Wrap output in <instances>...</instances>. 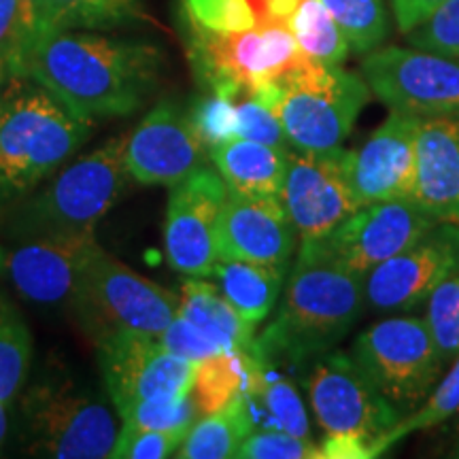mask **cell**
<instances>
[{"label":"cell","mask_w":459,"mask_h":459,"mask_svg":"<svg viewBox=\"0 0 459 459\" xmlns=\"http://www.w3.org/2000/svg\"><path fill=\"white\" fill-rule=\"evenodd\" d=\"M162 65V51L152 43L57 30L34 41L22 71L94 126L139 111L158 88Z\"/></svg>","instance_id":"obj_1"},{"label":"cell","mask_w":459,"mask_h":459,"mask_svg":"<svg viewBox=\"0 0 459 459\" xmlns=\"http://www.w3.org/2000/svg\"><path fill=\"white\" fill-rule=\"evenodd\" d=\"M364 302V277L338 262L324 237L302 238L277 317L257 336V353L304 375L347 336Z\"/></svg>","instance_id":"obj_2"},{"label":"cell","mask_w":459,"mask_h":459,"mask_svg":"<svg viewBox=\"0 0 459 459\" xmlns=\"http://www.w3.org/2000/svg\"><path fill=\"white\" fill-rule=\"evenodd\" d=\"M82 122L43 85L17 77L0 96V189L32 187L90 139Z\"/></svg>","instance_id":"obj_3"},{"label":"cell","mask_w":459,"mask_h":459,"mask_svg":"<svg viewBox=\"0 0 459 459\" xmlns=\"http://www.w3.org/2000/svg\"><path fill=\"white\" fill-rule=\"evenodd\" d=\"M126 136L107 141L68 166L48 189L17 209L9 232L15 238L90 234L128 186Z\"/></svg>","instance_id":"obj_4"},{"label":"cell","mask_w":459,"mask_h":459,"mask_svg":"<svg viewBox=\"0 0 459 459\" xmlns=\"http://www.w3.org/2000/svg\"><path fill=\"white\" fill-rule=\"evenodd\" d=\"M187 22L194 73L209 91L243 99L300 66L302 56L290 24H260L243 32H213Z\"/></svg>","instance_id":"obj_5"},{"label":"cell","mask_w":459,"mask_h":459,"mask_svg":"<svg viewBox=\"0 0 459 459\" xmlns=\"http://www.w3.org/2000/svg\"><path fill=\"white\" fill-rule=\"evenodd\" d=\"M279 85L281 100L274 113L296 152L341 147L372 96L359 74L311 60L287 73Z\"/></svg>","instance_id":"obj_6"},{"label":"cell","mask_w":459,"mask_h":459,"mask_svg":"<svg viewBox=\"0 0 459 459\" xmlns=\"http://www.w3.org/2000/svg\"><path fill=\"white\" fill-rule=\"evenodd\" d=\"M349 355L400 419L428 400L446 364L421 317L377 321L355 338Z\"/></svg>","instance_id":"obj_7"},{"label":"cell","mask_w":459,"mask_h":459,"mask_svg":"<svg viewBox=\"0 0 459 459\" xmlns=\"http://www.w3.org/2000/svg\"><path fill=\"white\" fill-rule=\"evenodd\" d=\"M68 307L94 341L119 332L160 336L179 315V296L100 249L85 266Z\"/></svg>","instance_id":"obj_8"},{"label":"cell","mask_w":459,"mask_h":459,"mask_svg":"<svg viewBox=\"0 0 459 459\" xmlns=\"http://www.w3.org/2000/svg\"><path fill=\"white\" fill-rule=\"evenodd\" d=\"M22 419L30 453L45 457H108L119 434L107 402L68 377L39 381L22 402Z\"/></svg>","instance_id":"obj_9"},{"label":"cell","mask_w":459,"mask_h":459,"mask_svg":"<svg viewBox=\"0 0 459 459\" xmlns=\"http://www.w3.org/2000/svg\"><path fill=\"white\" fill-rule=\"evenodd\" d=\"M304 381L311 409L328 438L359 440L372 455V445L400 421L349 353L332 349L319 355L304 370Z\"/></svg>","instance_id":"obj_10"},{"label":"cell","mask_w":459,"mask_h":459,"mask_svg":"<svg viewBox=\"0 0 459 459\" xmlns=\"http://www.w3.org/2000/svg\"><path fill=\"white\" fill-rule=\"evenodd\" d=\"M361 77L392 111L421 119H459L457 57L417 48H383L366 54Z\"/></svg>","instance_id":"obj_11"},{"label":"cell","mask_w":459,"mask_h":459,"mask_svg":"<svg viewBox=\"0 0 459 459\" xmlns=\"http://www.w3.org/2000/svg\"><path fill=\"white\" fill-rule=\"evenodd\" d=\"M457 273L459 223L438 221L411 247L366 274V302L381 313L415 311Z\"/></svg>","instance_id":"obj_12"},{"label":"cell","mask_w":459,"mask_h":459,"mask_svg":"<svg viewBox=\"0 0 459 459\" xmlns=\"http://www.w3.org/2000/svg\"><path fill=\"white\" fill-rule=\"evenodd\" d=\"M102 377L115 411L141 400L192 394L196 361L170 353L158 336L119 332L96 341Z\"/></svg>","instance_id":"obj_13"},{"label":"cell","mask_w":459,"mask_h":459,"mask_svg":"<svg viewBox=\"0 0 459 459\" xmlns=\"http://www.w3.org/2000/svg\"><path fill=\"white\" fill-rule=\"evenodd\" d=\"M228 186L217 169L203 166L172 186L164 223L169 264L187 277L209 279L217 264V223Z\"/></svg>","instance_id":"obj_14"},{"label":"cell","mask_w":459,"mask_h":459,"mask_svg":"<svg viewBox=\"0 0 459 459\" xmlns=\"http://www.w3.org/2000/svg\"><path fill=\"white\" fill-rule=\"evenodd\" d=\"M349 152H290L281 203L300 238H321L359 209L347 172Z\"/></svg>","instance_id":"obj_15"},{"label":"cell","mask_w":459,"mask_h":459,"mask_svg":"<svg viewBox=\"0 0 459 459\" xmlns=\"http://www.w3.org/2000/svg\"><path fill=\"white\" fill-rule=\"evenodd\" d=\"M206 153L187 113L177 102L162 100L126 139V169L141 186L172 187L206 166Z\"/></svg>","instance_id":"obj_16"},{"label":"cell","mask_w":459,"mask_h":459,"mask_svg":"<svg viewBox=\"0 0 459 459\" xmlns=\"http://www.w3.org/2000/svg\"><path fill=\"white\" fill-rule=\"evenodd\" d=\"M436 223L412 200H385L359 206L324 240L338 262L366 279L372 268L398 255Z\"/></svg>","instance_id":"obj_17"},{"label":"cell","mask_w":459,"mask_h":459,"mask_svg":"<svg viewBox=\"0 0 459 459\" xmlns=\"http://www.w3.org/2000/svg\"><path fill=\"white\" fill-rule=\"evenodd\" d=\"M419 122L415 115L392 111L364 145L349 152L347 172L358 206L411 200Z\"/></svg>","instance_id":"obj_18"},{"label":"cell","mask_w":459,"mask_h":459,"mask_svg":"<svg viewBox=\"0 0 459 459\" xmlns=\"http://www.w3.org/2000/svg\"><path fill=\"white\" fill-rule=\"evenodd\" d=\"M298 232L281 198H254L228 189L217 223V260L290 268Z\"/></svg>","instance_id":"obj_19"},{"label":"cell","mask_w":459,"mask_h":459,"mask_svg":"<svg viewBox=\"0 0 459 459\" xmlns=\"http://www.w3.org/2000/svg\"><path fill=\"white\" fill-rule=\"evenodd\" d=\"M99 251L94 232L30 238L4 257V268L26 300L68 304L85 266Z\"/></svg>","instance_id":"obj_20"},{"label":"cell","mask_w":459,"mask_h":459,"mask_svg":"<svg viewBox=\"0 0 459 459\" xmlns=\"http://www.w3.org/2000/svg\"><path fill=\"white\" fill-rule=\"evenodd\" d=\"M411 200L436 221L459 223V119L419 122Z\"/></svg>","instance_id":"obj_21"},{"label":"cell","mask_w":459,"mask_h":459,"mask_svg":"<svg viewBox=\"0 0 459 459\" xmlns=\"http://www.w3.org/2000/svg\"><path fill=\"white\" fill-rule=\"evenodd\" d=\"M230 192L254 198H281L290 149L266 143L232 139L209 149Z\"/></svg>","instance_id":"obj_22"},{"label":"cell","mask_w":459,"mask_h":459,"mask_svg":"<svg viewBox=\"0 0 459 459\" xmlns=\"http://www.w3.org/2000/svg\"><path fill=\"white\" fill-rule=\"evenodd\" d=\"M179 315L198 325L204 334L221 344L226 351L257 353L255 325L240 317V313L226 300L220 287L192 277L181 287ZM260 355V353H257Z\"/></svg>","instance_id":"obj_23"},{"label":"cell","mask_w":459,"mask_h":459,"mask_svg":"<svg viewBox=\"0 0 459 459\" xmlns=\"http://www.w3.org/2000/svg\"><path fill=\"white\" fill-rule=\"evenodd\" d=\"M264 368V359L251 351H221L196 364L192 398L203 415L223 409L249 392Z\"/></svg>","instance_id":"obj_24"},{"label":"cell","mask_w":459,"mask_h":459,"mask_svg":"<svg viewBox=\"0 0 459 459\" xmlns=\"http://www.w3.org/2000/svg\"><path fill=\"white\" fill-rule=\"evenodd\" d=\"M285 274L287 271L264 264L217 260L211 277L217 281L220 291L240 313V317L251 325H257L271 315L277 304Z\"/></svg>","instance_id":"obj_25"},{"label":"cell","mask_w":459,"mask_h":459,"mask_svg":"<svg viewBox=\"0 0 459 459\" xmlns=\"http://www.w3.org/2000/svg\"><path fill=\"white\" fill-rule=\"evenodd\" d=\"M243 400L254 428L279 429L296 436L311 434L307 406L294 383L277 366L264 361L260 377L243 395Z\"/></svg>","instance_id":"obj_26"},{"label":"cell","mask_w":459,"mask_h":459,"mask_svg":"<svg viewBox=\"0 0 459 459\" xmlns=\"http://www.w3.org/2000/svg\"><path fill=\"white\" fill-rule=\"evenodd\" d=\"M254 432L245 400L204 415L194 421L175 455L181 459H228L237 457L243 440Z\"/></svg>","instance_id":"obj_27"},{"label":"cell","mask_w":459,"mask_h":459,"mask_svg":"<svg viewBox=\"0 0 459 459\" xmlns=\"http://www.w3.org/2000/svg\"><path fill=\"white\" fill-rule=\"evenodd\" d=\"M143 17V0H48V32L113 30Z\"/></svg>","instance_id":"obj_28"},{"label":"cell","mask_w":459,"mask_h":459,"mask_svg":"<svg viewBox=\"0 0 459 459\" xmlns=\"http://www.w3.org/2000/svg\"><path fill=\"white\" fill-rule=\"evenodd\" d=\"M290 28L307 60L324 66H341L347 60L351 48L321 0H302Z\"/></svg>","instance_id":"obj_29"},{"label":"cell","mask_w":459,"mask_h":459,"mask_svg":"<svg viewBox=\"0 0 459 459\" xmlns=\"http://www.w3.org/2000/svg\"><path fill=\"white\" fill-rule=\"evenodd\" d=\"M457 411H459V355L455 358V364L451 366V370L443 377V381H438V385L434 387V392L428 395V400L423 402L417 411H412L411 415L402 417L387 434H383L381 438L372 445V457L383 455V453L392 449L395 443H400V440L406 438V436L438 426V423H443L446 419L455 415Z\"/></svg>","instance_id":"obj_30"},{"label":"cell","mask_w":459,"mask_h":459,"mask_svg":"<svg viewBox=\"0 0 459 459\" xmlns=\"http://www.w3.org/2000/svg\"><path fill=\"white\" fill-rule=\"evenodd\" d=\"M32 341L13 304L0 296V402L9 404L20 394L30 368Z\"/></svg>","instance_id":"obj_31"},{"label":"cell","mask_w":459,"mask_h":459,"mask_svg":"<svg viewBox=\"0 0 459 459\" xmlns=\"http://www.w3.org/2000/svg\"><path fill=\"white\" fill-rule=\"evenodd\" d=\"M341 28L355 54H370L387 39V13L383 0H321Z\"/></svg>","instance_id":"obj_32"},{"label":"cell","mask_w":459,"mask_h":459,"mask_svg":"<svg viewBox=\"0 0 459 459\" xmlns=\"http://www.w3.org/2000/svg\"><path fill=\"white\" fill-rule=\"evenodd\" d=\"M117 412L126 426L160 429V432H177V429L187 432L192 423L196 421L198 409L192 394H187L181 398L132 402V404L117 409Z\"/></svg>","instance_id":"obj_33"},{"label":"cell","mask_w":459,"mask_h":459,"mask_svg":"<svg viewBox=\"0 0 459 459\" xmlns=\"http://www.w3.org/2000/svg\"><path fill=\"white\" fill-rule=\"evenodd\" d=\"M187 117L206 149L237 139V100L234 99L209 91L194 102Z\"/></svg>","instance_id":"obj_34"},{"label":"cell","mask_w":459,"mask_h":459,"mask_svg":"<svg viewBox=\"0 0 459 459\" xmlns=\"http://www.w3.org/2000/svg\"><path fill=\"white\" fill-rule=\"evenodd\" d=\"M426 321L438 342L445 361H453L459 355V273L445 281L428 298Z\"/></svg>","instance_id":"obj_35"},{"label":"cell","mask_w":459,"mask_h":459,"mask_svg":"<svg viewBox=\"0 0 459 459\" xmlns=\"http://www.w3.org/2000/svg\"><path fill=\"white\" fill-rule=\"evenodd\" d=\"M39 37L37 20L24 0H0V56L13 62L22 77L24 57Z\"/></svg>","instance_id":"obj_36"},{"label":"cell","mask_w":459,"mask_h":459,"mask_svg":"<svg viewBox=\"0 0 459 459\" xmlns=\"http://www.w3.org/2000/svg\"><path fill=\"white\" fill-rule=\"evenodd\" d=\"M186 20L213 32H243L257 26L249 0H183Z\"/></svg>","instance_id":"obj_37"},{"label":"cell","mask_w":459,"mask_h":459,"mask_svg":"<svg viewBox=\"0 0 459 459\" xmlns=\"http://www.w3.org/2000/svg\"><path fill=\"white\" fill-rule=\"evenodd\" d=\"M411 48L434 51L459 60V0H449L426 22L406 32Z\"/></svg>","instance_id":"obj_38"},{"label":"cell","mask_w":459,"mask_h":459,"mask_svg":"<svg viewBox=\"0 0 459 459\" xmlns=\"http://www.w3.org/2000/svg\"><path fill=\"white\" fill-rule=\"evenodd\" d=\"M240 459H321V446L308 436L260 429L249 434L237 453Z\"/></svg>","instance_id":"obj_39"},{"label":"cell","mask_w":459,"mask_h":459,"mask_svg":"<svg viewBox=\"0 0 459 459\" xmlns=\"http://www.w3.org/2000/svg\"><path fill=\"white\" fill-rule=\"evenodd\" d=\"M187 432H160V429H143L134 426H122L115 440L113 459H164L175 455Z\"/></svg>","instance_id":"obj_40"},{"label":"cell","mask_w":459,"mask_h":459,"mask_svg":"<svg viewBox=\"0 0 459 459\" xmlns=\"http://www.w3.org/2000/svg\"><path fill=\"white\" fill-rule=\"evenodd\" d=\"M237 139L266 143L274 147H287L283 126L279 115L260 100L243 96L237 100Z\"/></svg>","instance_id":"obj_41"},{"label":"cell","mask_w":459,"mask_h":459,"mask_svg":"<svg viewBox=\"0 0 459 459\" xmlns=\"http://www.w3.org/2000/svg\"><path fill=\"white\" fill-rule=\"evenodd\" d=\"M158 338L170 353L196 361V364L204 358H211V355L226 351L220 342L213 341L209 334H204L198 325H194L192 321L181 317V315H177V317L170 321L169 328H166Z\"/></svg>","instance_id":"obj_42"},{"label":"cell","mask_w":459,"mask_h":459,"mask_svg":"<svg viewBox=\"0 0 459 459\" xmlns=\"http://www.w3.org/2000/svg\"><path fill=\"white\" fill-rule=\"evenodd\" d=\"M445 3H449V0H392L395 24H398L400 32H411Z\"/></svg>","instance_id":"obj_43"},{"label":"cell","mask_w":459,"mask_h":459,"mask_svg":"<svg viewBox=\"0 0 459 459\" xmlns=\"http://www.w3.org/2000/svg\"><path fill=\"white\" fill-rule=\"evenodd\" d=\"M302 0H249L257 26L260 24H290L291 15L300 7Z\"/></svg>","instance_id":"obj_44"},{"label":"cell","mask_w":459,"mask_h":459,"mask_svg":"<svg viewBox=\"0 0 459 459\" xmlns=\"http://www.w3.org/2000/svg\"><path fill=\"white\" fill-rule=\"evenodd\" d=\"M24 4L30 9L34 20H37L39 32H48V0H24Z\"/></svg>","instance_id":"obj_45"},{"label":"cell","mask_w":459,"mask_h":459,"mask_svg":"<svg viewBox=\"0 0 459 459\" xmlns=\"http://www.w3.org/2000/svg\"><path fill=\"white\" fill-rule=\"evenodd\" d=\"M17 77H22V74L15 68L13 62H9L7 57L0 56V96H3V91L7 90Z\"/></svg>","instance_id":"obj_46"},{"label":"cell","mask_w":459,"mask_h":459,"mask_svg":"<svg viewBox=\"0 0 459 459\" xmlns=\"http://www.w3.org/2000/svg\"><path fill=\"white\" fill-rule=\"evenodd\" d=\"M7 436V411H4V402H0V446L4 443Z\"/></svg>","instance_id":"obj_47"},{"label":"cell","mask_w":459,"mask_h":459,"mask_svg":"<svg viewBox=\"0 0 459 459\" xmlns=\"http://www.w3.org/2000/svg\"><path fill=\"white\" fill-rule=\"evenodd\" d=\"M4 257H7V255H4L3 249H0V271H3V268H4Z\"/></svg>","instance_id":"obj_48"},{"label":"cell","mask_w":459,"mask_h":459,"mask_svg":"<svg viewBox=\"0 0 459 459\" xmlns=\"http://www.w3.org/2000/svg\"><path fill=\"white\" fill-rule=\"evenodd\" d=\"M455 457H459V446L455 449Z\"/></svg>","instance_id":"obj_49"}]
</instances>
